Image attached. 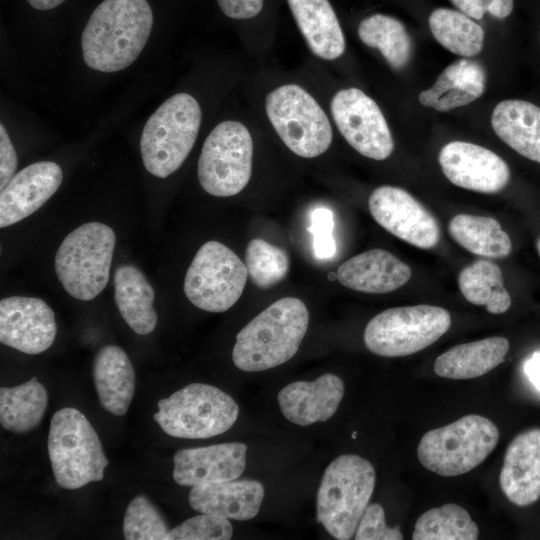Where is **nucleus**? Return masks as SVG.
<instances>
[{"mask_svg":"<svg viewBox=\"0 0 540 540\" xmlns=\"http://www.w3.org/2000/svg\"><path fill=\"white\" fill-rule=\"evenodd\" d=\"M154 20L148 0H102L82 31L84 62L107 73L127 68L145 47Z\"/></svg>","mask_w":540,"mask_h":540,"instance_id":"1","label":"nucleus"},{"mask_svg":"<svg viewBox=\"0 0 540 540\" xmlns=\"http://www.w3.org/2000/svg\"><path fill=\"white\" fill-rule=\"evenodd\" d=\"M309 324L304 302L281 298L254 317L236 336L234 365L246 372L277 367L298 351Z\"/></svg>","mask_w":540,"mask_h":540,"instance_id":"2","label":"nucleus"},{"mask_svg":"<svg viewBox=\"0 0 540 540\" xmlns=\"http://www.w3.org/2000/svg\"><path fill=\"white\" fill-rule=\"evenodd\" d=\"M375 478L373 465L358 455H341L326 468L317 493V520L335 539L355 535Z\"/></svg>","mask_w":540,"mask_h":540,"instance_id":"3","label":"nucleus"},{"mask_svg":"<svg viewBox=\"0 0 540 540\" xmlns=\"http://www.w3.org/2000/svg\"><path fill=\"white\" fill-rule=\"evenodd\" d=\"M202 112L188 93H177L162 103L147 120L140 138L146 170L166 178L184 163L197 138Z\"/></svg>","mask_w":540,"mask_h":540,"instance_id":"4","label":"nucleus"},{"mask_svg":"<svg viewBox=\"0 0 540 540\" xmlns=\"http://www.w3.org/2000/svg\"><path fill=\"white\" fill-rule=\"evenodd\" d=\"M47 446L60 487L74 490L103 479L109 461L97 432L78 409L65 407L52 416Z\"/></svg>","mask_w":540,"mask_h":540,"instance_id":"5","label":"nucleus"},{"mask_svg":"<svg viewBox=\"0 0 540 540\" xmlns=\"http://www.w3.org/2000/svg\"><path fill=\"white\" fill-rule=\"evenodd\" d=\"M116 244L115 233L101 222H88L71 231L54 259L58 280L72 297L89 301L106 287Z\"/></svg>","mask_w":540,"mask_h":540,"instance_id":"6","label":"nucleus"},{"mask_svg":"<svg viewBox=\"0 0 540 540\" xmlns=\"http://www.w3.org/2000/svg\"><path fill=\"white\" fill-rule=\"evenodd\" d=\"M498 440L499 430L491 420L471 414L426 432L419 442L417 456L429 471L453 477L484 462Z\"/></svg>","mask_w":540,"mask_h":540,"instance_id":"7","label":"nucleus"},{"mask_svg":"<svg viewBox=\"0 0 540 540\" xmlns=\"http://www.w3.org/2000/svg\"><path fill=\"white\" fill-rule=\"evenodd\" d=\"M154 420L168 435L183 439H205L229 430L239 407L219 388L192 383L159 400Z\"/></svg>","mask_w":540,"mask_h":540,"instance_id":"8","label":"nucleus"},{"mask_svg":"<svg viewBox=\"0 0 540 540\" xmlns=\"http://www.w3.org/2000/svg\"><path fill=\"white\" fill-rule=\"evenodd\" d=\"M450 325V313L442 307L420 304L390 308L368 322L364 343L382 357L408 356L436 342Z\"/></svg>","mask_w":540,"mask_h":540,"instance_id":"9","label":"nucleus"},{"mask_svg":"<svg viewBox=\"0 0 540 540\" xmlns=\"http://www.w3.org/2000/svg\"><path fill=\"white\" fill-rule=\"evenodd\" d=\"M266 113L282 142L296 155L314 158L332 142L330 121L317 101L296 84L268 93Z\"/></svg>","mask_w":540,"mask_h":540,"instance_id":"10","label":"nucleus"},{"mask_svg":"<svg viewBox=\"0 0 540 540\" xmlns=\"http://www.w3.org/2000/svg\"><path fill=\"white\" fill-rule=\"evenodd\" d=\"M253 141L238 121H223L207 136L198 160L202 188L216 197L240 193L252 174Z\"/></svg>","mask_w":540,"mask_h":540,"instance_id":"11","label":"nucleus"},{"mask_svg":"<svg viewBox=\"0 0 540 540\" xmlns=\"http://www.w3.org/2000/svg\"><path fill=\"white\" fill-rule=\"evenodd\" d=\"M248 277L244 262L218 241L204 243L195 254L184 279V293L201 310L218 313L241 297Z\"/></svg>","mask_w":540,"mask_h":540,"instance_id":"12","label":"nucleus"},{"mask_svg":"<svg viewBox=\"0 0 540 540\" xmlns=\"http://www.w3.org/2000/svg\"><path fill=\"white\" fill-rule=\"evenodd\" d=\"M335 124L361 155L385 160L394 150L387 121L377 103L358 88L338 91L330 104Z\"/></svg>","mask_w":540,"mask_h":540,"instance_id":"13","label":"nucleus"},{"mask_svg":"<svg viewBox=\"0 0 540 540\" xmlns=\"http://www.w3.org/2000/svg\"><path fill=\"white\" fill-rule=\"evenodd\" d=\"M368 207L381 227L412 246L431 249L440 240L435 217L402 188L384 185L374 189Z\"/></svg>","mask_w":540,"mask_h":540,"instance_id":"14","label":"nucleus"},{"mask_svg":"<svg viewBox=\"0 0 540 540\" xmlns=\"http://www.w3.org/2000/svg\"><path fill=\"white\" fill-rule=\"evenodd\" d=\"M55 314L42 299L11 296L0 301V342L20 352L36 355L53 344Z\"/></svg>","mask_w":540,"mask_h":540,"instance_id":"15","label":"nucleus"},{"mask_svg":"<svg viewBox=\"0 0 540 540\" xmlns=\"http://www.w3.org/2000/svg\"><path fill=\"white\" fill-rule=\"evenodd\" d=\"M438 161L445 177L454 185L486 194L503 190L510 180L507 163L480 145L451 141L439 152Z\"/></svg>","mask_w":540,"mask_h":540,"instance_id":"16","label":"nucleus"},{"mask_svg":"<svg viewBox=\"0 0 540 540\" xmlns=\"http://www.w3.org/2000/svg\"><path fill=\"white\" fill-rule=\"evenodd\" d=\"M62 178L60 166L51 161L33 163L16 173L1 189L0 227L33 214L57 191Z\"/></svg>","mask_w":540,"mask_h":540,"instance_id":"17","label":"nucleus"},{"mask_svg":"<svg viewBox=\"0 0 540 540\" xmlns=\"http://www.w3.org/2000/svg\"><path fill=\"white\" fill-rule=\"evenodd\" d=\"M246 451L240 442L178 450L173 457V479L188 487L237 479L246 467Z\"/></svg>","mask_w":540,"mask_h":540,"instance_id":"18","label":"nucleus"},{"mask_svg":"<svg viewBox=\"0 0 540 540\" xmlns=\"http://www.w3.org/2000/svg\"><path fill=\"white\" fill-rule=\"evenodd\" d=\"M506 498L516 506L540 498V428L528 429L509 443L499 477Z\"/></svg>","mask_w":540,"mask_h":540,"instance_id":"19","label":"nucleus"},{"mask_svg":"<svg viewBox=\"0 0 540 540\" xmlns=\"http://www.w3.org/2000/svg\"><path fill=\"white\" fill-rule=\"evenodd\" d=\"M344 395V383L327 373L314 381L288 384L278 393L280 409L290 422L307 426L324 422L337 411Z\"/></svg>","mask_w":540,"mask_h":540,"instance_id":"20","label":"nucleus"},{"mask_svg":"<svg viewBox=\"0 0 540 540\" xmlns=\"http://www.w3.org/2000/svg\"><path fill=\"white\" fill-rule=\"evenodd\" d=\"M411 275L412 270L406 263L378 248L351 257L337 270L341 285L374 294L397 290L409 281Z\"/></svg>","mask_w":540,"mask_h":540,"instance_id":"21","label":"nucleus"},{"mask_svg":"<svg viewBox=\"0 0 540 540\" xmlns=\"http://www.w3.org/2000/svg\"><path fill=\"white\" fill-rule=\"evenodd\" d=\"M263 497L264 487L260 482L234 479L193 486L188 500L197 512L242 521L257 515Z\"/></svg>","mask_w":540,"mask_h":540,"instance_id":"22","label":"nucleus"},{"mask_svg":"<svg viewBox=\"0 0 540 540\" xmlns=\"http://www.w3.org/2000/svg\"><path fill=\"white\" fill-rule=\"evenodd\" d=\"M486 80L481 62L462 58L448 65L430 88L419 93L418 100L425 107L447 112L481 97Z\"/></svg>","mask_w":540,"mask_h":540,"instance_id":"23","label":"nucleus"},{"mask_svg":"<svg viewBox=\"0 0 540 540\" xmlns=\"http://www.w3.org/2000/svg\"><path fill=\"white\" fill-rule=\"evenodd\" d=\"M92 376L102 407L115 416L126 414L135 391V372L126 352L116 345L100 348Z\"/></svg>","mask_w":540,"mask_h":540,"instance_id":"24","label":"nucleus"},{"mask_svg":"<svg viewBox=\"0 0 540 540\" xmlns=\"http://www.w3.org/2000/svg\"><path fill=\"white\" fill-rule=\"evenodd\" d=\"M491 126L509 147L540 163V107L524 100L501 101L493 109Z\"/></svg>","mask_w":540,"mask_h":540,"instance_id":"25","label":"nucleus"},{"mask_svg":"<svg viewBox=\"0 0 540 540\" xmlns=\"http://www.w3.org/2000/svg\"><path fill=\"white\" fill-rule=\"evenodd\" d=\"M310 50L334 60L345 50V37L329 0H287Z\"/></svg>","mask_w":540,"mask_h":540,"instance_id":"26","label":"nucleus"},{"mask_svg":"<svg viewBox=\"0 0 540 540\" xmlns=\"http://www.w3.org/2000/svg\"><path fill=\"white\" fill-rule=\"evenodd\" d=\"M114 300L122 318L135 333L147 335L155 329V292L138 267L123 264L116 269Z\"/></svg>","mask_w":540,"mask_h":540,"instance_id":"27","label":"nucleus"},{"mask_svg":"<svg viewBox=\"0 0 540 540\" xmlns=\"http://www.w3.org/2000/svg\"><path fill=\"white\" fill-rule=\"evenodd\" d=\"M510 348L505 337H489L456 345L434 362V372L448 379H471L493 370L504 361Z\"/></svg>","mask_w":540,"mask_h":540,"instance_id":"28","label":"nucleus"},{"mask_svg":"<svg viewBox=\"0 0 540 540\" xmlns=\"http://www.w3.org/2000/svg\"><path fill=\"white\" fill-rule=\"evenodd\" d=\"M48 405V393L36 376L29 381L0 388V423L8 431L20 434L41 423Z\"/></svg>","mask_w":540,"mask_h":540,"instance_id":"29","label":"nucleus"},{"mask_svg":"<svg viewBox=\"0 0 540 540\" xmlns=\"http://www.w3.org/2000/svg\"><path fill=\"white\" fill-rule=\"evenodd\" d=\"M448 232L464 249L482 257L502 259L512 250L510 237L492 217L458 214L450 220Z\"/></svg>","mask_w":540,"mask_h":540,"instance_id":"30","label":"nucleus"},{"mask_svg":"<svg viewBox=\"0 0 540 540\" xmlns=\"http://www.w3.org/2000/svg\"><path fill=\"white\" fill-rule=\"evenodd\" d=\"M358 36L368 47L378 49L395 70L403 69L411 59L412 39L403 23L392 16L377 13L366 17L358 26Z\"/></svg>","mask_w":540,"mask_h":540,"instance_id":"31","label":"nucleus"},{"mask_svg":"<svg viewBox=\"0 0 540 540\" xmlns=\"http://www.w3.org/2000/svg\"><path fill=\"white\" fill-rule=\"evenodd\" d=\"M428 22L436 41L450 52L470 58L482 51L484 30L464 13L437 8L430 14Z\"/></svg>","mask_w":540,"mask_h":540,"instance_id":"32","label":"nucleus"},{"mask_svg":"<svg viewBox=\"0 0 540 540\" xmlns=\"http://www.w3.org/2000/svg\"><path fill=\"white\" fill-rule=\"evenodd\" d=\"M477 524L463 507L448 503L424 512L416 521L413 540H476Z\"/></svg>","mask_w":540,"mask_h":540,"instance_id":"33","label":"nucleus"},{"mask_svg":"<svg viewBox=\"0 0 540 540\" xmlns=\"http://www.w3.org/2000/svg\"><path fill=\"white\" fill-rule=\"evenodd\" d=\"M245 265L251 281L258 288L267 289L286 277L290 261L282 248L255 238L246 247Z\"/></svg>","mask_w":540,"mask_h":540,"instance_id":"34","label":"nucleus"},{"mask_svg":"<svg viewBox=\"0 0 540 540\" xmlns=\"http://www.w3.org/2000/svg\"><path fill=\"white\" fill-rule=\"evenodd\" d=\"M458 286L468 302L483 306L493 295L506 289L500 267L488 260H477L463 268L458 275Z\"/></svg>","mask_w":540,"mask_h":540,"instance_id":"35","label":"nucleus"},{"mask_svg":"<svg viewBox=\"0 0 540 540\" xmlns=\"http://www.w3.org/2000/svg\"><path fill=\"white\" fill-rule=\"evenodd\" d=\"M169 529L165 520L144 495H137L128 504L123 534L127 540H166Z\"/></svg>","mask_w":540,"mask_h":540,"instance_id":"36","label":"nucleus"},{"mask_svg":"<svg viewBox=\"0 0 540 540\" xmlns=\"http://www.w3.org/2000/svg\"><path fill=\"white\" fill-rule=\"evenodd\" d=\"M233 533L229 519L201 513L169 530L166 540H227Z\"/></svg>","mask_w":540,"mask_h":540,"instance_id":"37","label":"nucleus"},{"mask_svg":"<svg viewBox=\"0 0 540 540\" xmlns=\"http://www.w3.org/2000/svg\"><path fill=\"white\" fill-rule=\"evenodd\" d=\"M309 231L313 235V249L319 259H330L336 253L333 236L334 214L326 207H317L310 213Z\"/></svg>","mask_w":540,"mask_h":540,"instance_id":"38","label":"nucleus"},{"mask_svg":"<svg viewBox=\"0 0 540 540\" xmlns=\"http://www.w3.org/2000/svg\"><path fill=\"white\" fill-rule=\"evenodd\" d=\"M356 540H402L403 535L398 527H388L383 507L378 503L367 506L355 535Z\"/></svg>","mask_w":540,"mask_h":540,"instance_id":"39","label":"nucleus"},{"mask_svg":"<svg viewBox=\"0 0 540 540\" xmlns=\"http://www.w3.org/2000/svg\"><path fill=\"white\" fill-rule=\"evenodd\" d=\"M17 167V154L14 146L9 138V135L4 128V125H0V188L10 181L14 176V172Z\"/></svg>","mask_w":540,"mask_h":540,"instance_id":"40","label":"nucleus"},{"mask_svg":"<svg viewBox=\"0 0 540 540\" xmlns=\"http://www.w3.org/2000/svg\"><path fill=\"white\" fill-rule=\"evenodd\" d=\"M221 11L232 19H249L263 8V0H217Z\"/></svg>","mask_w":540,"mask_h":540,"instance_id":"41","label":"nucleus"},{"mask_svg":"<svg viewBox=\"0 0 540 540\" xmlns=\"http://www.w3.org/2000/svg\"><path fill=\"white\" fill-rule=\"evenodd\" d=\"M460 12L472 19L480 20L494 0H449Z\"/></svg>","mask_w":540,"mask_h":540,"instance_id":"42","label":"nucleus"},{"mask_svg":"<svg viewBox=\"0 0 540 540\" xmlns=\"http://www.w3.org/2000/svg\"><path fill=\"white\" fill-rule=\"evenodd\" d=\"M525 372L529 380L540 391V351L535 352L526 362Z\"/></svg>","mask_w":540,"mask_h":540,"instance_id":"43","label":"nucleus"},{"mask_svg":"<svg viewBox=\"0 0 540 540\" xmlns=\"http://www.w3.org/2000/svg\"><path fill=\"white\" fill-rule=\"evenodd\" d=\"M512 10L513 0H494L488 13L498 19H503L509 16Z\"/></svg>","mask_w":540,"mask_h":540,"instance_id":"44","label":"nucleus"},{"mask_svg":"<svg viewBox=\"0 0 540 540\" xmlns=\"http://www.w3.org/2000/svg\"><path fill=\"white\" fill-rule=\"evenodd\" d=\"M537 250H538V253H539V256H540V237L537 241Z\"/></svg>","mask_w":540,"mask_h":540,"instance_id":"45","label":"nucleus"}]
</instances>
